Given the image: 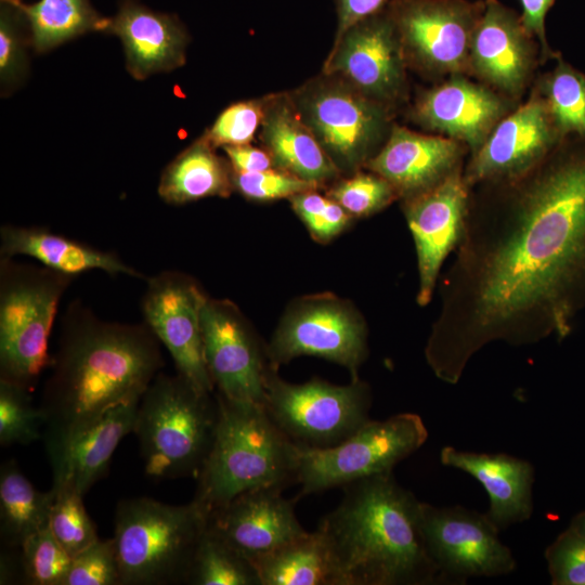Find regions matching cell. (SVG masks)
Returning <instances> with one entry per match:
<instances>
[{
	"label": "cell",
	"mask_w": 585,
	"mask_h": 585,
	"mask_svg": "<svg viewBox=\"0 0 585 585\" xmlns=\"http://www.w3.org/2000/svg\"><path fill=\"white\" fill-rule=\"evenodd\" d=\"M231 167L237 172H258L274 168L270 154L250 144L222 147Z\"/></svg>",
	"instance_id": "bcb514c9"
},
{
	"label": "cell",
	"mask_w": 585,
	"mask_h": 585,
	"mask_svg": "<svg viewBox=\"0 0 585 585\" xmlns=\"http://www.w3.org/2000/svg\"><path fill=\"white\" fill-rule=\"evenodd\" d=\"M216 395L218 427L193 498L208 516L246 491L284 490L296 483L298 467V446L263 405Z\"/></svg>",
	"instance_id": "277c9868"
},
{
	"label": "cell",
	"mask_w": 585,
	"mask_h": 585,
	"mask_svg": "<svg viewBox=\"0 0 585 585\" xmlns=\"http://www.w3.org/2000/svg\"><path fill=\"white\" fill-rule=\"evenodd\" d=\"M289 200L296 214L318 242H328L337 236L352 218L337 202L316 190L298 193Z\"/></svg>",
	"instance_id": "ab89813d"
},
{
	"label": "cell",
	"mask_w": 585,
	"mask_h": 585,
	"mask_svg": "<svg viewBox=\"0 0 585 585\" xmlns=\"http://www.w3.org/2000/svg\"><path fill=\"white\" fill-rule=\"evenodd\" d=\"M259 139L278 170L320 186L341 174L302 119L289 92L264 98Z\"/></svg>",
	"instance_id": "d4e9b609"
},
{
	"label": "cell",
	"mask_w": 585,
	"mask_h": 585,
	"mask_svg": "<svg viewBox=\"0 0 585 585\" xmlns=\"http://www.w3.org/2000/svg\"><path fill=\"white\" fill-rule=\"evenodd\" d=\"M208 297L191 276L162 271L147 280L144 323L170 353L177 373L196 388L213 392L203 348L202 314Z\"/></svg>",
	"instance_id": "5bb4252c"
},
{
	"label": "cell",
	"mask_w": 585,
	"mask_h": 585,
	"mask_svg": "<svg viewBox=\"0 0 585 585\" xmlns=\"http://www.w3.org/2000/svg\"><path fill=\"white\" fill-rule=\"evenodd\" d=\"M22 581L30 585H63L72 556L47 526L29 536L20 548Z\"/></svg>",
	"instance_id": "d590c367"
},
{
	"label": "cell",
	"mask_w": 585,
	"mask_h": 585,
	"mask_svg": "<svg viewBox=\"0 0 585 585\" xmlns=\"http://www.w3.org/2000/svg\"><path fill=\"white\" fill-rule=\"evenodd\" d=\"M208 520L194 499L184 505L150 497L120 500L114 535L120 584H186Z\"/></svg>",
	"instance_id": "8992f818"
},
{
	"label": "cell",
	"mask_w": 585,
	"mask_h": 585,
	"mask_svg": "<svg viewBox=\"0 0 585 585\" xmlns=\"http://www.w3.org/2000/svg\"><path fill=\"white\" fill-rule=\"evenodd\" d=\"M484 0H392L387 12L407 68L427 77L468 75L472 35Z\"/></svg>",
	"instance_id": "8fae6325"
},
{
	"label": "cell",
	"mask_w": 585,
	"mask_h": 585,
	"mask_svg": "<svg viewBox=\"0 0 585 585\" xmlns=\"http://www.w3.org/2000/svg\"><path fill=\"white\" fill-rule=\"evenodd\" d=\"M74 277L0 258V380L32 389L50 364L49 339Z\"/></svg>",
	"instance_id": "52a82bcc"
},
{
	"label": "cell",
	"mask_w": 585,
	"mask_h": 585,
	"mask_svg": "<svg viewBox=\"0 0 585 585\" xmlns=\"http://www.w3.org/2000/svg\"><path fill=\"white\" fill-rule=\"evenodd\" d=\"M22 581L20 548H9L1 554L0 584H12Z\"/></svg>",
	"instance_id": "7dc6e473"
},
{
	"label": "cell",
	"mask_w": 585,
	"mask_h": 585,
	"mask_svg": "<svg viewBox=\"0 0 585 585\" xmlns=\"http://www.w3.org/2000/svg\"><path fill=\"white\" fill-rule=\"evenodd\" d=\"M469 151L459 141L393 125L364 169L385 178L402 202L417 197L463 170Z\"/></svg>",
	"instance_id": "44dd1931"
},
{
	"label": "cell",
	"mask_w": 585,
	"mask_h": 585,
	"mask_svg": "<svg viewBox=\"0 0 585 585\" xmlns=\"http://www.w3.org/2000/svg\"><path fill=\"white\" fill-rule=\"evenodd\" d=\"M320 522L339 585H426L440 582L420 526V505L392 471L351 482Z\"/></svg>",
	"instance_id": "3957f363"
},
{
	"label": "cell",
	"mask_w": 585,
	"mask_h": 585,
	"mask_svg": "<svg viewBox=\"0 0 585 585\" xmlns=\"http://www.w3.org/2000/svg\"><path fill=\"white\" fill-rule=\"evenodd\" d=\"M562 140L545 99L533 84L528 100L506 115L481 147L469 155L464 179L469 187L517 179L538 165Z\"/></svg>",
	"instance_id": "2e32d148"
},
{
	"label": "cell",
	"mask_w": 585,
	"mask_h": 585,
	"mask_svg": "<svg viewBox=\"0 0 585 585\" xmlns=\"http://www.w3.org/2000/svg\"><path fill=\"white\" fill-rule=\"evenodd\" d=\"M186 584L261 585L249 559L208 525L198 543Z\"/></svg>",
	"instance_id": "d6a6232c"
},
{
	"label": "cell",
	"mask_w": 585,
	"mask_h": 585,
	"mask_svg": "<svg viewBox=\"0 0 585 585\" xmlns=\"http://www.w3.org/2000/svg\"><path fill=\"white\" fill-rule=\"evenodd\" d=\"M140 399L122 402L48 453L53 485H68L84 496L106 472L123 437L132 433Z\"/></svg>",
	"instance_id": "cb8c5ba5"
},
{
	"label": "cell",
	"mask_w": 585,
	"mask_h": 585,
	"mask_svg": "<svg viewBox=\"0 0 585 585\" xmlns=\"http://www.w3.org/2000/svg\"><path fill=\"white\" fill-rule=\"evenodd\" d=\"M264 114V98L240 101L224 108L203 134L217 147L250 144Z\"/></svg>",
	"instance_id": "74e56055"
},
{
	"label": "cell",
	"mask_w": 585,
	"mask_h": 585,
	"mask_svg": "<svg viewBox=\"0 0 585 585\" xmlns=\"http://www.w3.org/2000/svg\"><path fill=\"white\" fill-rule=\"evenodd\" d=\"M106 32L121 40L126 67L138 80L171 72L185 63L188 36L181 23L135 1L122 3L109 18Z\"/></svg>",
	"instance_id": "603a6c76"
},
{
	"label": "cell",
	"mask_w": 585,
	"mask_h": 585,
	"mask_svg": "<svg viewBox=\"0 0 585 585\" xmlns=\"http://www.w3.org/2000/svg\"><path fill=\"white\" fill-rule=\"evenodd\" d=\"M280 489H259L238 494L216 509L208 526L252 560L307 534L295 515V503Z\"/></svg>",
	"instance_id": "7402d4cb"
},
{
	"label": "cell",
	"mask_w": 585,
	"mask_h": 585,
	"mask_svg": "<svg viewBox=\"0 0 585 585\" xmlns=\"http://www.w3.org/2000/svg\"><path fill=\"white\" fill-rule=\"evenodd\" d=\"M425 358L457 384L493 342L564 338L585 309V136L564 138L521 177L470 187Z\"/></svg>",
	"instance_id": "6da1fadb"
},
{
	"label": "cell",
	"mask_w": 585,
	"mask_h": 585,
	"mask_svg": "<svg viewBox=\"0 0 585 585\" xmlns=\"http://www.w3.org/2000/svg\"><path fill=\"white\" fill-rule=\"evenodd\" d=\"M520 3L522 23L540 44L541 63L554 61L560 53L554 51L547 41L545 20L555 0H520Z\"/></svg>",
	"instance_id": "ee69618b"
},
{
	"label": "cell",
	"mask_w": 585,
	"mask_h": 585,
	"mask_svg": "<svg viewBox=\"0 0 585 585\" xmlns=\"http://www.w3.org/2000/svg\"><path fill=\"white\" fill-rule=\"evenodd\" d=\"M55 491L49 528L56 541L74 557L100 537L83 505V496L68 485H52Z\"/></svg>",
	"instance_id": "e575fe53"
},
{
	"label": "cell",
	"mask_w": 585,
	"mask_h": 585,
	"mask_svg": "<svg viewBox=\"0 0 585 585\" xmlns=\"http://www.w3.org/2000/svg\"><path fill=\"white\" fill-rule=\"evenodd\" d=\"M63 585H121L115 540H98L72 557Z\"/></svg>",
	"instance_id": "f35d334b"
},
{
	"label": "cell",
	"mask_w": 585,
	"mask_h": 585,
	"mask_svg": "<svg viewBox=\"0 0 585 585\" xmlns=\"http://www.w3.org/2000/svg\"><path fill=\"white\" fill-rule=\"evenodd\" d=\"M372 396L366 382L346 386L313 379L289 384L269 364L263 406L280 430L300 448H326L342 442L369 418Z\"/></svg>",
	"instance_id": "9c48e42d"
},
{
	"label": "cell",
	"mask_w": 585,
	"mask_h": 585,
	"mask_svg": "<svg viewBox=\"0 0 585 585\" xmlns=\"http://www.w3.org/2000/svg\"><path fill=\"white\" fill-rule=\"evenodd\" d=\"M392 0H335L337 28L335 39L340 38L359 22L381 13Z\"/></svg>",
	"instance_id": "f6af8a7d"
},
{
	"label": "cell",
	"mask_w": 585,
	"mask_h": 585,
	"mask_svg": "<svg viewBox=\"0 0 585 585\" xmlns=\"http://www.w3.org/2000/svg\"><path fill=\"white\" fill-rule=\"evenodd\" d=\"M24 15L9 0L0 9V81L6 90L18 83L26 74V46L22 31Z\"/></svg>",
	"instance_id": "60d3db41"
},
{
	"label": "cell",
	"mask_w": 585,
	"mask_h": 585,
	"mask_svg": "<svg viewBox=\"0 0 585 585\" xmlns=\"http://www.w3.org/2000/svg\"><path fill=\"white\" fill-rule=\"evenodd\" d=\"M442 465L461 470L481 483L489 495L486 512L499 529L526 521L533 512V466L507 454L474 453L444 446Z\"/></svg>",
	"instance_id": "484cf974"
},
{
	"label": "cell",
	"mask_w": 585,
	"mask_h": 585,
	"mask_svg": "<svg viewBox=\"0 0 585 585\" xmlns=\"http://www.w3.org/2000/svg\"><path fill=\"white\" fill-rule=\"evenodd\" d=\"M250 562L261 585H339L332 551L317 529Z\"/></svg>",
	"instance_id": "f1b7e54d"
},
{
	"label": "cell",
	"mask_w": 585,
	"mask_h": 585,
	"mask_svg": "<svg viewBox=\"0 0 585 585\" xmlns=\"http://www.w3.org/2000/svg\"><path fill=\"white\" fill-rule=\"evenodd\" d=\"M420 526L440 582L502 576L516 568L510 548L500 541L499 529L487 514L421 502Z\"/></svg>",
	"instance_id": "4fadbf2b"
},
{
	"label": "cell",
	"mask_w": 585,
	"mask_h": 585,
	"mask_svg": "<svg viewBox=\"0 0 585 585\" xmlns=\"http://www.w3.org/2000/svg\"><path fill=\"white\" fill-rule=\"evenodd\" d=\"M234 191L229 160L202 135L164 169L158 194L171 205H183L207 197H229Z\"/></svg>",
	"instance_id": "83f0119b"
},
{
	"label": "cell",
	"mask_w": 585,
	"mask_h": 585,
	"mask_svg": "<svg viewBox=\"0 0 585 585\" xmlns=\"http://www.w3.org/2000/svg\"><path fill=\"white\" fill-rule=\"evenodd\" d=\"M541 63V48L521 16L498 0H484L469 54L468 75L517 101Z\"/></svg>",
	"instance_id": "ac0fdd59"
},
{
	"label": "cell",
	"mask_w": 585,
	"mask_h": 585,
	"mask_svg": "<svg viewBox=\"0 0 585 585\" xmlns=\"http://www.w3.org/2000/svg\"><path fill=\"white\" fill-rule=\"evenodd\" d=\"M265 351L276 369L298 356H317L344 366L355 380L367 356L366 326L351 303L330 294L308 296L287 310Z\"/></svg>",
	"instance_id": "7c38bea8"
},
{
	"label": "cell",
	"mask_w": 585,
	"mask_h": 585,
	"mask_svg": "<svg viewBox=\"0 0 585 585\" xmlns=\"http://www.w3.org/2000/svg\"><path fill=\"white\" fill-rule=\"evenodd\" d=\"M552 584L585 585V536L571 528L546 550Z\"/></svg>",
	"instance_id": "7bdbcfd3"
},
{
	"label": "cell",
	"mask_w": 585,
	"mask_h": 585,
	"mask_svg": "<svg viewBox=\"0 0 585 585\" xmlns=\"http://www.w3.org/2000/svg\"><path fill=\"white\" fill-rule=\"evenodd\" d=\"M470 187L464 169L434 188L402 202L414 239L417 268V303L427 306L434 292L441 268L458 246L468 212Z\"/></svg>",
	"instance_id": "ffe728a7"
},
{
	"label": "cell",
	"mask_w": 585,
	"mask_h": 585,
	"mask_svg": "<svg viewBox=\"0 0 585 585\" xmlns=\"http://www.w3.org/2000/svg\"><path fill=\"white\" fill-rule=\"evenodd\" d=\"M180 374L159 373L142 394L133 425L145 472L197 478L216 437L219 403Z\"/></svg>",
	"instance_id": "5b68a950"
},
{
	"label": "cell",
	"mask_w": 585,
	"mask_h": 585,
	"mask_svg": "<svg viewBox=\"0 0 585 585\" xmlns=\"http://www.w3.org/2000/svg\"><path fill=\"white\" fill-rule=\"evenodd\" d=\"M351 217L375 214L398 198L393 186L379 174L367 170L356 171L337 181L327 192Z\"/></svg>",
	"instance_id": "8d00e7d4"
},
{
	"label": "cell",
	"mask_w": 585,
	"mask_h": 585,
	"mask_svg": "<svg viewBox=\"0 0 585 585\" xmlns=\"http://www.w3.org/2000/svg\"><path fill=\"white\" fill-rule=\"evenodd\" d=\"M55 491L37 490L14 460L0 471V533L8 548H21L32 534L49 526Z\"/></svg>",
	"instance_id": "f546056e"
},
{
	"label": "cell",
	"mask_w": 585,
	"mask_h": 585,
	"mask_svg": "<svg viewBox=\"0 0 585 585\" xmlns=\"http://www.w3.org/2000/svg\"><path fill=\"white\" fill-rule=\"evenodd\" d=\"M25 256L61 274L76 277L89 271L109 275L144 276L116 253L39 226L5 224L0 229V258Z\"/></svg>",
	"instance_id": "4316f807"
},
{
	"label": "cell",
	"mask_w": 585,
	"mask_h": 585,
	"mask_svg": "<svg viewBox=\"0 0 585 585\" xmlns=\"http://www.w3.org/2000/svg\"><path fill=\"white\" fill-rule=\"evenodd\" d=\"M516 106V101L486 84L453 75L419 92L410 118L422 129L459 141L471 155Z\"/></svg>",
	"instance_id": "d6986e66"
},
{
	"label": "cell",
	"mask_w": 585,
	"mask_h": 585,
	"mask_svg": "<svg viewBox=\"0 0 585 585\" xmlns=\"http://www.w3.org/2000/svg\"><path fill=\"white\" fill-rule=\"evenodd\" d=\"M556 65L534 86L542 93L551 119L564 139L585 136V74L568 63L561 54Z\"/></svg>",
	"instance_id": "1f68e13d"
},
{
	"label": "cell",
	"mask_w": 585,
	"mask_h": 585,
	"mask_svg": "<svg viewBox=\"0 0 585 585\" xmlns=\"http://www.w3.org/2000/svg\"><path fill=\"white\" fill-rule=\"evenodd\" d=\"M233 184L234 190L244 197L257 202L290 198L298 193L320 187L276 168L258 172L233 170Z\"/></svg>",
	"instance_id": "b9f144b4"
},
{
	"label": "cell",
	"mask_w": 585,
	"mask_h": 585,
	"mask_svg": "<svg viewBox=\"0 0 585 585\" xmlns=\"http://www.w3.org/2000/svg\"><path fill=\"white\" fill-rule=\"evenodd\" d=\"M202 332L205 362L217 392L232 401L263 405L266 351L238 308L229 300L208 298Z\"/></svg>",
	"instance_id": "e0dca14e"
},
{
	"label": "cell",
	"mask_w": 585,
	"mask_h": 585,
	"mask_svg": "<svg viewBox=\"0 0 585 585\" xmlns=\"http://www.w3.org/2000/svg\"><path fill=\"white\" fill-rule=\"evenodd\" d=\"M428 430L417 414L402 413L385 420L369 419L352 435L326 448L298 447L297 499L356 480L392 471L420 448Z\"/></svg>",
	"instance_id": "30bf717a"
},
{
	"label": "cell",
	"mask_w": 585,
	"mask_h": 585,
	"mask_svg": "<svg viewBox=\"0 0 585 585\" xmlns=\"http://www.w3.org/2000/svg\"><path fill=\"white\" fill-rule=\"evenodd\" d=\"M159 343L144 322L105 321L72 302L40 404L47 454L115 405L141 399L164 366Z\"/></svg>",
	"instance_id": "7a4b0ae2"
},
{
	"label": "cell",
	"mask_w": 585,
	"mask_h": 585,
	"mask_svg": "<svg viewBox=\"0 0 585 585\" xmlns=\"http://www.w3.org/2000/svg\"><path fill=\"white\" fill-rule=\"evenodd\" d=\"M30 389L0 380V444L26 445L43 440L46 416L34 404Z\"/></svg>",
	"instance_id": "836d02e7"
},
{
	"label": "cell",
	"mask_w": 585,
	"mask_h": 585,
	"mask_svg": "<svg viewBox=\"0 0 585 585\" xmlns=\"http://www.w3.org/2000/svg\"><path fill=\"white\" fill-rule=\"evenodd\" d=\"M24 15L30 42L38 53L90 31H107L109 18L100 15L89 0H39L28 4L9 0Z\"/></svg>",
	"instance_id": "4dcf8cb0"
},
{
	"label": "cell",
	"mask_w": 585,
	"mask_h": 585,
	"mask_svg": "<svg viewBox=\"0 0 585 585\" xmlns=\"http://www.w3.org/2000/svg\"><path fill=\"white\" fill-rule=\"evenodd\" d=\"M289 95L341 173L352 174L364 168L394 125L393 109L335 75L322 72Z\"/></svg>",
	"instance_id": "ba28073f"
},
{
	"label": "cell",
	"mask_w": 585,
	"mask_h": 585,
	"mask_svg": "<svg viewBox=\"0 0 585 585\" xmlns=\"http://www.w3.org/2000/svg\"><path fill=\"white\" fill-rule=\"evenodd\" d=\"M406 69L399 36L385 10L334 40L322 72L395 110L406 99Z\"/></svg>",
	"instance_id": "9a60e30c"
}]
</instances>
